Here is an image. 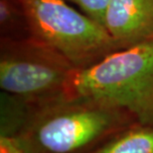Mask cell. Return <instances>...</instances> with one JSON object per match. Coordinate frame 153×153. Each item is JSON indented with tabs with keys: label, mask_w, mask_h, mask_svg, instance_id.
Returning <instances> with one entry per match:
<instances>
[{
	"label": "cell",
	"mask_w": 153,
	"mask_h": 153,
	"mask_svg": "<svg viewBox=\"0 0 153 153\" xmlns=\"http://www.w3.org/2000/svg\"><path fill=\"white\" fill-rule=\"evenodd\" d=\"M103 27L118 48L153 39V0H109Z\"/></svg>",
	"instance_id": "obj_5"
},
{
	"label": "cell",
	"mask_w": 153,
	"mask_h": 153,
	"mask_svg": "<svg viewBox=\"0 0 153 153\" xmlns=\"http://www.w3.org/2000/svg\"><path fill=\"white\" fill-rule=\"evenodd\" d=\"M135 123L131 115L118 108L60 97L33 103L30 118L17 135L31 153H89Z\"/></svg>",
	"instance_id": "obj_1"
},
{
	"label": "cell",
	"mask_w": 153,
	"mask_h": 153,
	"mask_svg": "<svg viewBox=\"0 0 153 153\" xmlns=\"http://www.w3.org/2000/svg\"><path fill=\"white\" fill-rule=\"evenodd\" d=\"M62 97L118 108L139 125L153 126V39L116 50L77 69Z\"/></svg>",
	"instance_id": "obj_2"
},
{
	"label": "cell",
	"mask_w": 153,
	"mask_h": 153,
	"mask_svg": "<svg viewBox=\"0 0 153 153\" xmlns=\"http://www.w3.org/2000/svg\"><path fill=\"white\" fill-rule=\"evenodd\" d=\"M89 153H153V126L135 123Z\"/></svg>",
	"instance_id": "obj_6"
},
{
	"label": "cell",
	"mask_w": 153,
	"mask_h": 153,
	"mask_svg": "<svg viewBox=\"0 0 153 153\" xmlns=\"http://www.w3.org/2000/svg\"><path fill=\"white\" fill-rule=\"evenodd\" d=\"M0 153H31L18 135H0Z\"/></svg>",
	"instance_id": "obj_10"
},
{
	"label": "cell",
	"mask_w": 153,
	"mask_h": 153,
	"mask_svg": "<svg viewBox=\"0 0 153 153\" xmlns=\"http://www.w3.org/2000/svg\"><path fill=\"white\" fill-rule=\"evenodd\" d=\"M76 70L66 57L32 37L3 40L0 87L6 93L35 104L60 98Z\"/></svg>",
	"instance_id": "obj_4"
},
{
	"label": "cell",
	"mask_w": 153,
	"mask_h": 153,
	"mask_svg": "<svg viewBox=\"0 0 153 153\" xmlns=\"http://www.w3.org/2000/svg\"><path fill=\"white\" fill-rule=\"evenodd\" d=\"M26 22L24 12L18 0H0V26L2 32H12L20 25V22Z\"/></svg>",
	"instance_id": "obj_8"
},
{
	"label": "cell",
	"mask_w": 153,
	"mask_h": 153,
	"mask_svg": "<svg viewBox=\"0 0 153 153\" xmlns=\"http://www.w3.org/2000/svg\"><path fill=\"white\" fill-rule=\"evenodd\" d=\"M84 11V14L103 26L109 0H71Z\"/></svg>",
	"instance_id": "obj_9"
},
{
	"label": "cell",
	"mask_w": 153,
	"mask_h": 153,
	"mask_svg": "<svg viewBox=\"0 0 153 153\" xmlns=\"http://www.w3.org/2000/svg\"><path fill=\"white\" fill-rule=\"evenodd\" d=\"M33 110V103L12 94L1 93L2 136L17 135L24 128Z\"/></svg>",
	"instance_id": "obj_7"
},
{
	"label": "cell",
	"mask_w": 153,
	"mask_h": 153,
	"mask_svg": "<svg viewBox=\"0 0 153 153\" xmlns=\"http://www.w3.org/2000/svg\"><path fill=\"white\" fill-rule=\"evenodd\" d=\"M32 37L66 57L77 69L119 50L106 28L65 0H18Z\"/></svg>",
	"instance_id": "obj_3"
}]
</instances>
